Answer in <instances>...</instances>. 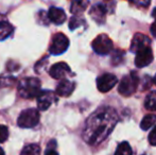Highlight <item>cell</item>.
I'll list each match as a JSON object with an SVG mask.
<instances>
[{"mask_svg": "<svg viewBox=\"0 0 156 155\" xmlns=\"http://www.w3.org/2000/svg\"><path fill=\"white\" fill-rule=\"evenodd\" d=\"M149 143L152 146H156V125L152 129L149 134Z\"/></svg>", "mask_w": 156, "mask_h": 155, "instance_id": "obj_26", "label": "cell"}, {"mask_svg": "<svg viewBox=\"0 0 156 155\" xmlns=\"http://www.w3.org/2000/svg\"><path fill=\"white\" fill-rule=\"evenodd\" d=\"M152 61H153V52L152 49L150 48V46L139 50L136 53L135 65L138 68H144V67L148 66V65H150L152 63Z\"/></svg>", "mask_w": 156, "mask_h": 155, "instance_id": "obj_9", "label": "cell"}, {"mask_svg": "<svg viewBox=\"0 0 156 155\" xmlns=\"http://www.w3.org/2000/svg\"><path fill=\"white\" fill-rule=\"evenodd\" d=\"M0 155H4V151L2 150V148H0Z\"/></svg>", "mask_w": 156, "mask_h": 155, "instance_id": "obj_29", "label": "cell"}, {"mask_svg": "<svg viewBox=\"0 0 156 155\" xmlns=\"http://www.w3.org/2000/svg\"><path fill=\"white\" fill-rule=\"evenodd\" d=\"M36 100L38 110L47 111L52 105V103L58 102V97H56V93H53L51 90H41V93L37 96Z\"/></svg>", "mask_w": 156, "mask_h": 155, "instance_id": "obj_7", "label": "cell"}, {"mask_svg": "<svg viewBox=\"0 0 156 155\" xmlns=\"http://www.w3.org/2000/svg\"><path fill=\"white\" fill-rule=\"evenodd\" d=\"M84 23H85V21L83 18H81V17H79V16H73L69 21V29L74 30L80 27V26L84 25Z\"/></svg>", "mask_w": 156, "mask_h": 155, "instance_id": "obj_21", "label": "cell"}, {"mask_svg": "<svg viewBox=\"0 0 156 155\" xmlns=\"http://www.w3.org/2000/svg\"><path fill=\"white\" fill-rule=\"evenodd\" d=\"M48 19L55 25H62L66 20V14L62 9L52 6L48 11Z\"/></svg>", "mask_w": 156, "mask_h": 155, "instance_id": "obj_13", "label": "cell"}, {"mask_svg": "<svg viewBox=\"0 0 156 155\" xmlns=\"http://www.w3.org/2000/svg\"><path fill=\"white\" fill-rule=\"evenodd\" d=\"M9 137V130L5 125L0 124V143H4Z\"/></svg>", "mask_w": 156, "mask_h": 155, "instance_id": "obj_22", "label": "cell"}, {"mask_svg": "<svg viewBox=\"0 0 156 155\" xmlns=\"http://www.w3.org/2000/svg\"><path fill=\"white\" fill-rule=\"evenodd\" d=\"M14 31V28L10 23L5 20L0 21V41H4Z\"/></svg>", "mask_w": 156, "mask_h": 155, "instance_id": "obj_16", "label": "cell"}, {"mask_svg": "<svg viewBox=\"0 0 156 155\" xmlns=\"http://www.w3.org/2000/svg\"><path fill=\"white\" fill-rule=\"evenodd\" d=\"M45 155H58V153L54 150V148H52L50 145H48V149L46 151Z\"/></svg>", "mask_w": 156, "mask_h": 155, "instance_id": "obj_27", "label": "cell"}, {"mask_svg": "<svg viewBox=\"0 0 156 155\" xmlns=\"http://www.w3.org/2000/svg\"><path fill=\"white\" fill-rule=\"evenodd\" d=\"M41 83L37 78H25L18 84V93L25 99H34L41 91Z\"/></svg>", "mask_w": 156, "mask_h": 155, "instance_id": "obj_2", "label": "cell"}, {"mask_svg": "<svg viewBox=\"0 0 156 155\" xmlns=\"http://www.w3.org/2000/svg\"><path fill=\"white\" fill-rule=\"evenodd\" d=\"M129 1L135 5L142 6V8H148L150 4V0H129Z\"/></svg>", "mask_w": 156, "mask_h": 155, "instance_id": "obj_24", "label": "cell"}, {"mask_svg": "<svg viewBox=\"0 0 156 155\" xmlns=\"http://www.w3.org/2000/svg\"><path fill=\"white\" fill-rule=\"evenodd\" d=\"M89 15L91 16V18L94 21H97L98 23H102L105 20V15H106V8L105 5L101 3L94 4L93 8L89 11Z\"/></svg>", "mask_w": 156, "mask_h": 155, "instance_id": "obj_14", "label": "cell"}, {"mask_svg": "<svg viewBox=\"0 0 156 155\" xmlns=\"http://www.w3.org/2000/svg\"><path fill=\"white\" fill-rule=\"evenodd\" d=\"M88 4V0H73L70 6V12L73 15H80L86 11Z\"/></svg>", "mask_w": 156, "mask_h": 155, "instance_id": "obj_15", "label": "cell"}, {"mask_svg": "<svg viewBox=\"0 0 156 155\" xmlns=\"http://www.w3.org/2000/svg\"><path fill=\"white\" fill-rule=\"evenodd\" d=\"M46 62H47V58H44L43 60L38 61V62L36 63V65H35V67H34L35 72H36V73L41 72V70L44 69V66H45Z\"/></svg>", "mask_w": 156, "mask_h": 155, "instance_id": "obj_25", "label": "cell"}, {"mask_svg": "<svg viewBox=\"0 0 156 155\" xmlns=\"http://www.w3.org/2000/svg\"><path fill=\"white\" fill-rule=\"evenodd\" d=\"M70 71H71L70 67L65 62H58L54 64L53 66H51V68L49 69V75L50 77L56 79V80H63L66 76L71 73Z\"/></svg>", "mask_w": 156, "mask_h": 155, "instance_id": "obj_10", "label": "cell"}, {"mask_svg": "<svg viewBox=\"0 0 156 155\" xmlns=\"http://www.w3.org/2000/svg\"><path fill=\"white\" fill-rule=\"evenodd\" d=\"M20 155H41V148L36 143L28 145L23 149Z\"/></svg>", "mask_w": 156, "mask_h": 155, "instance_id": "obj_19", "label": "cell"}, {"mask_svg": "<svg viewBox=\"0 0 156 155\" xmlns=\"http://www.w3.org/2000/svg\"><path fill=\"white\" fill-rule=\"evenodd\" d=\"M151 33H152V35L156 37V18H155V21L152 23V26H151Z\"/></svg>", "mask_w": 156, "mask_h": 155, "instance_id": "obj_28", "label": "cell"}, {"mask_svg": "<svg viewBox=\"0 0 156 155\" xmlns=\"http://www.w3.org/2000/svg\"><path fill=\"white\" fill-rule=\"evenodd\" d=\"M118 122L117 112L113 107L102 106L87 118L82 136L90 146L100 145L107 138Z\"/></svg>", "mask_w": 156, "mask_h": 155, "instance_id": "obj_1", "label": "cell"}, {"mask_svg": "<svg viewBox=\"0 0 156 155\" xmlns=\"http://www.w3.org/2000/svg\"><path fill=\"white\" fill-rule=\"evenodd\" d=\"M74 90V83L67 79H63L56 86V95L60 97H69Z\"/></svg>", "mask_w": 156, "mask_h": 155, "instance_id": "obj_12", "label": "cell"}, {"mask_svg": "<svg viewBox=\"0 0 156 155\" xmlns=\"http://www.w3.org/2000/svg\"><path fill=\"white\" fill-rule=\"evenodd\" d=\"M144 107L148 111L151 112H155L156 111V90L151 91L146 98L144 101Z\"/></svg>", "mask_w": 156, "mask_h": 155, "instance_id": "obj_18", "label": "cell"}, {"mask_svg": "<svg viewBox=\"0 0 156 155\" xmlns=\"http://www.w3.org/2000/svg\"><path fill=\"white\" fill-rule=\"evenodd\" d=\"M156 122V115L155 114H150L144 117V119L140 122V128L144 131H148L149 129H151Z\"/></svg>", "mask_w": 156, "mask_h": 155, "instance_id": "obj_17", "label": "cell"}, {"mask_svg": "<svg viewBox=\"0 0 156 155\" xmlns=\"http://www.w3.org/2000/svg\"><path fill=\"white\" fill-rule=\"evenodd\" d=\"M150 44H151V41L148 36L142 33H137V34H135L133 41H132L131 51L137 53L139 50L144 49V48H146V47H149Z\"/></svg>", "mask_w": 156, "mask_h": 155, "instance_id": "obj_11", "label": "cell"}, {"mask_svg": "<svg viewBox=\"0 0 156 155\" xmlns=\"http://www.w3.org/2000/svg\"><path fill=\"white\" fill-rule=\"evenodd\" d=\"M117 77L112 73H104L97 79V87L101 93L109 91L117 84Z\"/></svg>", "mask_w": 156, "mask_h": 155, "instance_id": "obj_8", "label": "cell"}, {"mask_svg": "<svg viewBox=\"0 0 156 155\" xmlns=\"http://www.w3.org/2000/svg\"><path fill=\"white\" fill-rule=\"evenodd\" d=\"M16 81L15 78H12V77H0V86H11V85L14 84V82Z\"/></svg>", "mask_w": 156, "mask_h": 155, "instance_id": "obj_23", "label": "cell"}, {"mask_svg": "<svg viewBox=\"0 0 156 155\" xmlns=\"http://www.w3.org/2000/svg\"><path fill=\"white\" fill-rule=\"evenodd\" d=\"M91 46H93L94 51L100 55L108 54L113 50V41L105 34H101V35L97 36L94 39Z\"/></svg>", "mask_w": 156, "mask_h": 155, "instance_id": "obj_6", "label": "cell"}, {"mask_svg": "<svg viewBox=\"0 0 156 155\" xmlns=\"http://www.w3.org/2000/svg\"><path fill=\"white\" fill-rule=\"evenodd\" d=\"M132 148L131 146L129 145V143L126 141H123L121 143L119 146H118L117 150L115 152V155H132Z\"/></svg>", "mask_w": 156, "mask_h": 155, "instance_id": "obj_20", "label": "cell"}, {"mask_svg": "<svg viewBox=\"0 0 156 155\" xmlns=\"http://www.w3.org/2000/svg\"><path fill=\"white\" fill-rule=\"evenodd\" d=\"M137 85L138 77L135 75V72H132L122 78L119 87H118V91L124 97H129V96H132L136 91Z\"/></svg>", "mask_w": 156, "mask_h": 155, "instance_id": "obj_4", "label": "cell"}, {"mask_svg": "<svg viewBox=\"0 0 156 155\" xmlns=\"http://www.w3.org/2000/svg\"><path fill=\"white\" fill-rule=\"evenodd\" d=\"M39 118H41V115L36 108H28L21 112V114L19 115L17 119V124L19 128L31 129L38 124Z\"/></svg>", "mask_w": 156, "mask_h": 155, "instance_id": "obj_3", "label": "cell"}, {"mask_svg": "<svg viewBox=\"0 0 156 155\" xmlns=\"http://www.w3.org/2000/svg\"><path fill=\"white\" fill-rule=\"evenodd\" d=\"M154 82H155V84H156V76H155V78H154Z\"/></svg>", "mask_w": 156, "mask_h": 155, "instance_id": "obj_30", "label": "cell"}, {"mask_svg": "<svg viewBox=\"0 0 156 155\" xmlns=\"http://www.w3.org/2000/svg\"><path fill=\"white\" fill-rule=\"evenodd\" d=\"M69 47V39L63 33H56L53 36L51 45L49 47V52L53 55L63 54Z\"/></svg>", "mask_w": 156, "mask_h": 155, "instance_id": "obj_5", "label": "cell"}]
</instances>
